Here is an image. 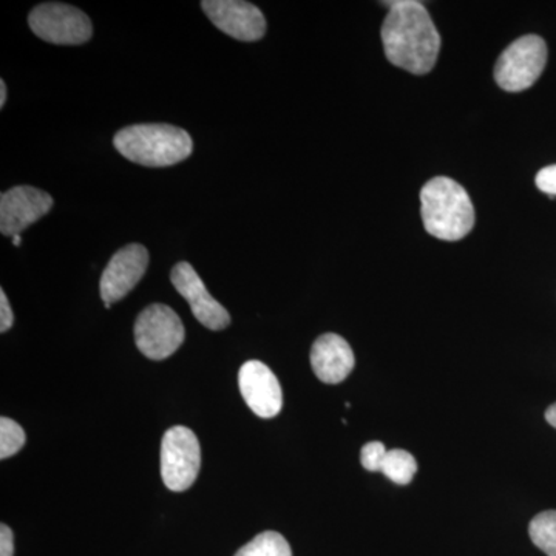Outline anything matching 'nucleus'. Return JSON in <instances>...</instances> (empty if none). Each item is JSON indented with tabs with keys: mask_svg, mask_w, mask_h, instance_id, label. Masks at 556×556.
<instances>
[{
	"mask_svg": "<svg viewBox=\"0 0 556 556\" xmlns=\"http://www.w3.org/2000/svg\"><path fill=\"white\" fill-rule=\"evenodd\" d=\"M28 25L38 38L56 46H80L93 35L90 17L67 3H40L28 16Z\"/></svg>",
	"mask_w": 556,
	"mask_h": 556,
	"instance_id": "nucleus-7",
	"label": "nucleus"
},
{
	"mask_svg": "<svg viewBox=\"0 0 556 556\" xmlns=\"http://www.w3.org/2000/svg\"><path fill=\"white\" fill-rule=\"evenodd\" d=\"M25 445V433L20 424L9 417L0 419V457L7 459L20 453Z\"/></svg>",
	"mask_w": 556,
	"mask_h": 556,
	"instance_id": "nucleus-17",
	"label": "nucleus"
},
{
	"mask_svg": "<svg viewBox=\"0 0 556 556\" xmlns=\"http://www.w3.org/2000/svg\"><path fill=\"white\" fill-rule=\"evenodd\" d=\"M383 475L397 485H407L417 473V463L412 453L405 450H391L387 453L382 466Z\"/></svg>",
	"mask_w": 556,
	"mask_h": 556,
	"instance_id": "nucleus-14",
	"label": "nucleus"
},
{
	"mask_svg": "<svg viewBox=\"0 0 556 556\" xmlns=\"http://www.w3.org/2000/svg\"><path fill=\"white\" fill-rule=\"evenodd\" d=\"M14 324V314L11 309L5 291L0 289V332H7Z\"/></svg>",
	"mask_w": 556,
	"mask_h": 556,
	"instance_id": "nucleus-20",
	"label": "nucleus"
},
{
	"mask_svg": "<svg viewBox=\"0 0 556 556\" xmlns=\"http://www.w3.org/2000/svg\"><path fill=\"white\" fill-rule=\"evenodd\" d=\"M546 420L552 427L556 428V404L547 408Z\"/></svg>",
	"mask_w": 556,
	"mask_h": 556,
	"instance_id": "nucleus-22",
	"label": "nucleus"
},
{
	"mask_svg": "<svg viewBox=\"0 0 556 556\" xmlns=\"http://www.w3.org/2000/svg\"><path fill=\"white\" fill-rule=\"evenodd\" d=\"M14 247H21V236L13 237Z\"/></svg>",
	"mask_w": 556,
	"mask_h": 556,
	"instance_id": "nucleus-24",
	"label": "nucleus"
},
{
	"mask_svg": "<svg viewBox=\"0 0 556 556\" xmlns=\"http://www.w3.org/2000/svg\"><path fill=\"white\" fill-rule=\"evenodd\" d=\"M420 215L430 236L457 241L473 229L475 207L467 190L447 177L430 179L420 190Z\"/></svg>",
	"mask_w": 556,
	"mask_h": 556,
	"instance_id": "nucleus-2",
	"label": "nucleus"
},
{
	"mask_svg": "<svg viewBox=\"0 0 556 556\" xmlns=\"http://www.w3.org/2000/svg\"><path fill=\"white\" fill-rule=\"evenodd\" d=\"M236 556H292V551L280 533L263 532L241 547Z\"/></svg>",
	"mask_w": 556,
	"mask_h": 556,
	"instance_id": "nucleus-15",
	"label": "nucleus"
},
{
	"mask_svg": "<svg viewBox=\"0 0 556 556\" xmlns=\"http://www.w3.org/2000/svg\"><path fill=\"white\" fill-rule=\"evenodd\" d=\"M116 150L131 163L146 167H169L188 160L193 141L185 129L170 124H137L119 130L113 139Z\"/></svg>",
	"mask_w": 556,
	"mask_h": 556,
	"instance_id": "nucleus-3",
	"label": "nucleus"
},
{
	"mask_svg": "<svg viewBox=\"0 0 556 556\" xmlns=\"http://www.w3.org/2000/svg\"><path fill=\"white\" fill-rule=\"evenodd\" d=\"M386 5L390 11L380 35L387 60L413 75L430 73L441 50V36L426 7L416 0H397Z\"/></svg>",
	"mask_w": 556,
	"mask_h": 556,
	"instance_id": "nucleus-1",
	"label": "nucleus"
},
{
	"mask_svg": "<svg viewBox=\"0 0 556 556\" xmlns=\"http://www.w3.org/2000/svg\"><path fill=\"white\" fill-rule=\"evenodd\" d=\"M54 201L43 190L17 186L0 195V232L5 237L21 236L28 226L49 214Z\"/></svg>",
	"mask_w": 556,
	"mask_h": 556,
	"instance_id": "nucleus-9",
	"label": "nucleus"
},
{
	"mask_svg": "<svg viewBox=\"0 0 556 556\" xmlns=\"http://www.w3.org/2000/svg\"><path fill=\"white\" fill-rule=\"evenodd\" d=\"M529 535L547 556H556V510L543 511L532 519Z\"/></svg>",
	"mask_w": 556,
	"mask_h": 556,
	"instance_id": "nucleus-16",
	"label": "nucleus"
},
{
	"mask_svg": "<svg viewBox=\"0 0 556 556\" xmlns=\"http://www.w3.org/2000/svg\"><path fill=\"white\" fill-rule=\"evenodd\" d=\"M134 334L138 350L152 361L170 357L186 338L181 318L161 303H153L139 314Z\"/></svg>",
	"mask_w": 556,
	"mask_h": 556,
	"instance_id": "nucleus-6",
	"label": "nucleus"
},
{
	"mask_svg": "<svg viewBox=\"0 0 556 556\" xmlns=\"http://www.w3.org/2000/svg\"><path fill=\"white\" fill-rule=\"evenodd\" d=\"M241 396L254 415L270 419L283 407L280 382L263 362L249 361L241 365L239 372Z\"/></svg>",
	"mask_w": 556,
	"mask_h": 556,
	"instance_id": "nucleus-12",
	"label": "nucleus"
},
{
	"mask_svg": "<svg viewBox=\"0 0 556 556\" xmlns=\"http://www.w3.org/2000/svg\"><path fill=\"white\" fill-rule=\"evenodd\" d=\"M7 102V84L5 80H0V109H3Z\"/></svg>",
	"mask_w": 556,
	"mask_h": 556,
	"instance_id": "nucleus-23",
	"label": "nucleus"
},
{
	"mask_svg": "<svg viewBox=\"0 0 556 556\" xmlns=\"http://www.w3.org/2000/svg\"><path fill=\"white\" fill-rule=\"evenodd\" d=\"M311 365L317 379L336 386L351 375L356 365V357L345 339L328 332L320 336L311 348Z\"/></svg>",
	"mask_w": 556,
	"mask_h": 556,
	"instance_id": "nucleus-13",
	"label": "nucleus"
},
{
	"mask_svg": "<svg viewBox=\"0 0 556 556\" xmlns=\"http://www.w3.org/2000/svg\"><path fill=\"white\" fill-rule=\"evenodd\" d=\"M388 450L382 442L372 441L364 445L361 453L362 466L368 471L382 470L383 460H386Z\"/></svg>",
	"mask_w": 556,
	"mask_h": 556,
	"instance_id": "nucleus-18",
	"label": "nucleus"
},
{
	"mask_svg": "<svg viewBox=\"0 0 556 556\" xmlns=\"http://www.w3.org/2000/svg\"><path fill=\"white\" fill-rule=\"evenodd\" d=\"M170 281L175 289L189 303L193 316L203 327L211 331H222L230 325L228 309L208 294L197 270L189 263L175 265L170 273Z\"/></svg>",
	"mask_w": 556,
	"mask_h": 556,
	"instance_id": "nucleus-10",
	"label": "nucleus"
},
{
	"mask_svg": "<svg viewBox=\"0 0 556 556\" xmlns=\"http://www.w3.org/2000/svg\"><path fill=\"white\" fill-rule=\"evenodd\" d=\"M547 62V46L536 35L522 36L507 47L495 65V80L501 89L518 93L532 87Z\"/></svg>",
	"mask_w": 556,
	"mask_h": 556,
	"instance_id": "nucleus-4",
	"label": "nucleus"
},
{
	"mask_svg": "<svg viewBox=\"0 0 556 556\" xmlns=\"http://www.w3.org/2000/svg\"><path fill=\"white\" fill-rule=\"evenodd\" d=\"M149 266V252L142 244L131 243L119 249L101 277V299L105 308L119 302L137 287Z\"/></svg>",
	"mask_w": 556,
	"mask_h": 556,
	"instance_id": "nucleus-8",
	"label": "nucleus"
},
{
	"mask_svg": "<svg viewBox=\"0 0 556 556\" xmlns=\"http://www.w3.org/2000/svg\"><path fill=\"white\" fill-rule=\"evenodd\" d=\"M536 188L547 195L556 197V164L554 166L544 167L538 172Z\"/></svg>",
	"mask_w": 556,
	"mask_h": 556,
	"instance_id": "nucleus-19",
	"label": "nucleus"
},
{
	"mask_svg": "<svg viewBox=\"0 0 556 556\" xmlns=\"http://www.w3.org/2000/svg\"><path fill=\"white\" fill-rule=\"evenodd\" d=\"M201 9L212 24L230 38L254 42L265 36V16L252 3L243 0H204Z\"/></svg>",
	"mask_w": 556,
	"mask_h": 556,
	"instance_id": "nucleus-11",
	"label": "nucleus"
},
{
	"mask_svg": "<svg viewBox=\"0 0 556 556\" xmlns=\"http://www.w3.org/2000/svg\"><path fill=\"white\" fill-rule=\"evenodd\" d=\"M201 447L188 427H172L161 442V477L172 492H186L199 478Z\"/></svg>",
	"mask_w": 556,
	"mask_h": 556,
	"instance_id": "nucleus-5",
	"label": "nucleus"
},
{
	"mask_svg": "<svg viewBox=\"0 0 556 556\" xmlns=\"http://www.w3.org/2000/svg\"><path fill=\"white\" fill-rule=\"evenodd\" d=\"M0 556H14V536L9 526H0Z\"/></svg>",
	"mask_w": 556,
	"mask_h": 556,
	"instance_id": "nucleus-21",
	"label": "nucleus"
}]
</instances>
